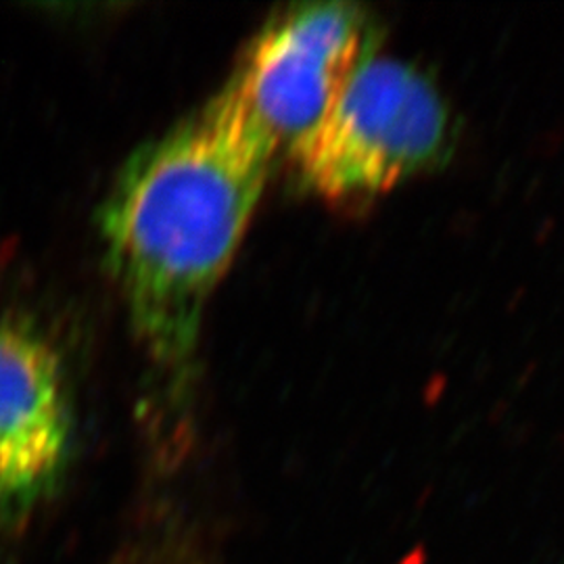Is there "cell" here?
I'll list each match as a JSON object with an SVG mask.
<instances>
[{
	"label": "cell",
	"mask_w": 564,
	"mask_h": 564,
	"mask_svg": "<svg viewBox=\"0 0 564 564\" xmlns=\"http://www.w3.org/2000/svg\"><path fill=\"white\" fill-rule=\"evenodd\" d=\"M449 137L452 118L435 84L410 63L375 55L289 151L312 191L358 199L442 162Z\"/></svg>",
	"instance_id": "2"
},
{
	"label": "cell",
	"mask_w": 564,
	"mask_h": 564,
	"mask_svg": "<svg viewBox=\"0 0 564 564\" xmlns=\"http://www.w3.org/2000/svg\"><path fill=\"white\" fill-rule=\"evenodd\" d=\"M230 84L139 151L102 212V237L153 384L195 383L203 312L237 253L276 158Z\"/></svg>",
	"instance_id": "1"
},
{
	"label": "cell",
	"mask_w": 564,
	"mask_h": 564,
	"mask_svg": "<svg viewBox=\"0 0 564 564\" xmlns=\"http://www.w3.org/2000/svg\"><path fill=\"white\" fill-rule=\"evenodd\" d=\"M377 41L375 18L360 4H300L263 30L228 84L276 147L293 149L377 55Z\"/></svg>",
	"instance_id": "3"
},
{
	"label": "cell",
	"mask_w": 564,
	"mask_h": 564,
	"mask_svg": "<svg viewBox=\"0 0 564 564\" xmlns=\"http://www.w3.org/2000/svg\"><path fill=\"white\" fill-rule=\"evenodd\" d=\"M13 510H11V506L7 502V498H4V494H2V489H0V519H4V517H9Z\"/></svg>",
	"instance_id": "5"
},
{
	"label": "cell",
	"mask_w": 564,
	"mask_h": 564,
	"mask_svg": "<svg viewBox=\"0 0 564 564\" xmlns=\"http://www.w3.org/2000/svg\"><path fill=\"white\" fill-rule=\"evenodd\" d=\"M69 444L59 358L23 324L0 321V489L11 506L55 481Z\"/></svg>",
	"instance_id": "4"
}]
</instances>
